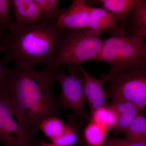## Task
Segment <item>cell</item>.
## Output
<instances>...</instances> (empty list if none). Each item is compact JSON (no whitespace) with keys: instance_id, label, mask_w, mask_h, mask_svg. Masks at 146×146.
Wrapping results in <instances>:
<instances>
[{"instance_id":"4","label":"cell","mask_w":146,"mask_h":146,"mask_svg":"<svg viewBox=\"0 0 146 146\" xmlns=\"http://www.w3.org/2000/svg\"><path fill=\"white\" fill-rule=\"evenodd\" d=\"M105 40L94 35L88 29H66L56 54L50 66L79 67L85 61L95 60Z\"/></svg>"},{"instance_id":"23","label":"cell","mask_w":146,"mask_h":146,"mask_svg":"<svg viewBox=\"0 0 146 146\" xmlns=\"http://www.w3.org/2000/svg\"><path fill=\"white\" fill-rule=\"evenodd\" d=\"M5 65L2 63L1 60H0V82L8 69V68H6Z\"/></svg>"},{"instance_id":"21","label":"cell","mask_w":146,"mask_h":146,"mask_svg":"<svg viewBox=\"0 0 146 146\" xmlns=\"http://www.w3.org/2000/svg\"><path fill=\"white\" fill-rule=\"evenodd\" d=\"M77 138V133L72 125H67L63 133L58 138L52 141L55 146H73Z\"/></svg>"},{"instance_id":"3","label":"cell","mask_w":146,"mask_h":146,"mask_svg":"<svg viewBox=\"0 0 146 146\" xmlns=\"http://www.w3.org/2000/svg\"><path fill=\"white\" fill-rule=\"evenodd\" d=\"M111 36L105 39L95 60L110 65L108 74H116L146 67V41L145 38L125 34L116 27L108 31Z\"/></svg>"},{"instance_id":"19","label":"cell","mask_w":146,"mask_h":146,"mask_svg":"<svg viewBox=\"0 0 146 146\" xmlns=\"http://www.w3.org/2000/svg\"><path fill=\"white\" fill-rule=\"evenodd\" d=\"M125 132L126 138L146 143V117L138 114Z\"/></svg>"},{"instance_id":"13","label":"cell","mask_w":146,"mask_h":146,"mask_svg":"<svg viewBox=\"0 0 146 146\" xmlns=\"http://www.w3.org/2000/svg\"><path fill=\"white\" fill-rule=\"evenodd\" d=\"M111 106L118 115V123L115 127L116 130L118 132H125L141 110L132 103L123 100H112Z\"/></svg>"},{"instance_id":"16","label":"cell","mask_w":146,"mask_h":146,"mask_svg":"<svg viewBox=\"0 0 146 146\" xmlns=\"http://www.w3.org/2000/svg\"><path fill=\"white\" fill-rule=\"evenodd\" d=\"M92 114L91 121L98 124L107 130L115 127L117 124V114L111 105L100 108Z\"/></svg>"},{"instance_id":"20","label":"cell","mask_w":146,"mask_h":146,"mask_svg":"<svg viewBox=\"0 0 146 146\" xmlns=\"http://www.w3.org/2000/svg\"><path fill=\"white\" fill-rule=\"evenodd\" d=\"M107 131L98 124L91 121L84 130V138L90 146H102L105 141Z\"/></svg>"},{"instance_id":"2","label":"cell","mask_w":146,"mask_h":146,"mask_svg":"<svg viewBox=\"0 0 146 146\" xmlns=\"http://www.w3.org/2000/svg\"><path fill=\"white\" fill-rule=\"evenodd\" d=\"M66 29L57 26L56 21L40 20L26 26L11 30L5 54L1 60L5 65L31 66L49 65L56 54Z\"/></svg>"},{"instance_id":"1","label":"cell","mask_w":146,"mask_h":146,"mask_svg":"<svg viewBox=\"0 0 146 146\" xmlns=\"http://www.w3.org/2000/svg\"><path fill=\"white\" fill-rule=\"evenodd\" d=\"M58 68L50 65L42 70L31 66L14 65L0 82V91L8 100L13 114L31 136L35 137L41 123L57 117L59 102L52 86Z\"/></svg>"},{"instance_id":"24","label":"cell","mask_w":146,"mask_h":146,"mask_svg":"<svg viewBox=\"0 0 146 146\" xmlns=\"http://www.w3.org/2000/svg\"><path fill=\"white\" fill-rule=\"evenodd\" d=\"M38 146H55L52 143H48L46 142L42 141L39 144Z\"/></svg>"},{"instance_id":"22","label":"cell","mask_w":146,"mask_h":146,"mask_svg":"<svg viewBox=\"0 0 146 146\" xmlns=\"http://www.w3.org/2000/svg\"><path fill=\"white\" fill-rule=\"evenodd\" d=\"M102 146H146V143L133 141L127 138H110L105 141Z\"/></svg>"},{"instance_id":"9","label":"cell","mask_w":146,"mask_h":146,"mask_svg":"<svg viewBox=\"0 0 146 146\" xmlns=\"http://www.w3.org/2000/svg\"><path fill=\"white\" fill-rule=\"evenodd\" d=\"M84 76V95L85 100L89 104L91 113L106 105L107 92L104 85L108 82L107 74H101L102 78L97 79L90 75L80 66Z\"/></svg>"},{"instance_id":"12","label":"cell","mask_w":146,"mask_h":146,"mask_svg":"<svg viewBox=\"0 0 146 146\" xmlns=\"http://www.w3.org/2000/svg\"><path fill=\"white\" fill-rule=\"evenodd\" d=\"M11 3L16 27L29 25L41 20L34 0H11Z\"/></svg>"},{"instance_id":"8","label":"cell","mask_w":146,"mask_h":146,"mask_svg":"<svg viewBox=\"0 0 146 146\" xmlns=\"http://www.w3.org/2000/svg\"><path fill=\"white\" fill-rule=\"evenodd\" d=\"M91 7L89 1L73 0L70 5L56 21L61 29L76 30L86 29L87 17Z\"/></svg>"},{"instance_id":"6","label":"cell","mask_w":146,"mask_h":146,"mask_svg":"<svg viewBox=\"0 0 146 146\" xmlns=\"http://www.w3.org/2000/svg\"><path fill=\"white\" fill-rule=\"evenodd\" d=\"M69 75H67L60 68L55 75V81L60 84L61 94L58 100L63 108L72 110L75 113L91 121L84 108V76L80 67L68 66Z\"/></svg>"},{"instance_id":"5","label":"cell","mask_w":146,"mask_h":146,"mask_svg":"<svg viewBox=\"0 0 146 146\" xmlns=\"http://www.w3.org/2000/svg\"><path fill=\"white\" fill-rule=\"evenodd\" d=\"M107 92L112 100L127 101L139 109L146 107V67L110 75Z\"/></svg>"},{"instance_id":"10","label":"cell","mask_w":146,"mask_h":146,"mask_svg":"<svg viewBox=\"0 0 146 146\" xmlns=\"http://www.w3.org/2000/svg\"><path fill=\"white\" fill-rule=\"evenodd\" d=\"M121 20L119 14L111 13L103 8L91 7L87 17L86 29L94 35L100 36L105 31L110 30L117 26Z\"/></svg>"},{"instance_id":"17","label":"cell","mask_w":146,"mask_h":146,"mask_svg":"<svg viewBox=\"0 0 146 146\" xmlns=\"http://www.w3.org/2000/svg\"><path fill=\"white\" fill-rule=\"evenodd\" d=\"M40 13L41 20H54L58 19L65 11V9L59 7V0H34Z\"/></svg>"},{"instance_id":"11","label":"cell","mask_w":146,"mask_h":146,"mask_svg":"<svg viewBox=\"0 0 146 146\" xmlns=\"http://www.w3.org/2000/svg\"><path fill=\"white\" fill-rule=\"evenodd\" d=\"M121 29L125 34L146 37V1L139 0L127 14Z\"/></svg>"},{"instance_id":"14","label":"cell","mask_w":146,"mask_h":146,"mask_svg":"<svg viewBox=\"0 0 146 146\" xmlns=\"http://www.w3.org/2000/svg\"><path fill=\"white\" fill-rule=\"evenodd\" d=\"M12 10L11 0H0V51L5 52L10 31L16 26Z\"/></svg>"},{"instance_id":"25","label":"cell","mask_w":146,"mask_h":146,"mask_svg":"<svg viewBox=\"0 0 146 146\" xmlns=\"http://www.w3.org/2000/svg\"><path fill=\"white\" fill-rule=\"evenodd\" d=\"M5 146H8V145H5Z\"/></svg>"},{"instance_id":"18","label":"cell","mask_w":146,"mask_h":146,"mask_svg":"<svg viewBox=\"0 0 146 146\" xmlns=\"http://www.w3.org/2000/svg\"><path fill=\"white\" fill-rule=\"evenodd\" d=\"M66 125L62 120L57 117L47 118L41 123L40 129L45 136L53 141L61 135L66 129Z\"/></svg>"},{"instance_id":"15","label":"cell","mask_w":146,"mask_h":146,"mask_svg":"<svg viewBox=\"0 0 146 146\" xmlns=\"http://www.w3.org/2000/svg\"><path fill=\"white\" fill-rule=\"evenodd\" d=\"M139 0H99L94 1L101 3L103 8L111 13L119 14L121 16V28L123 25L126 16L134 8Z\"/></svg>"},{"instance_id":"7","label":"cell","mask_w":146,"mask_h":146,"mask_svg":"<svg viewBox=\"0 0 146 146\" xmlns=\"http://www.w3.org/2000/svg\"><path fill=\"white\" fill-rule=\"evenodd\" d=\"M0 142L9 146H38L21 125L8 100L0 91Z\"/></svg>"}]
</instances>
